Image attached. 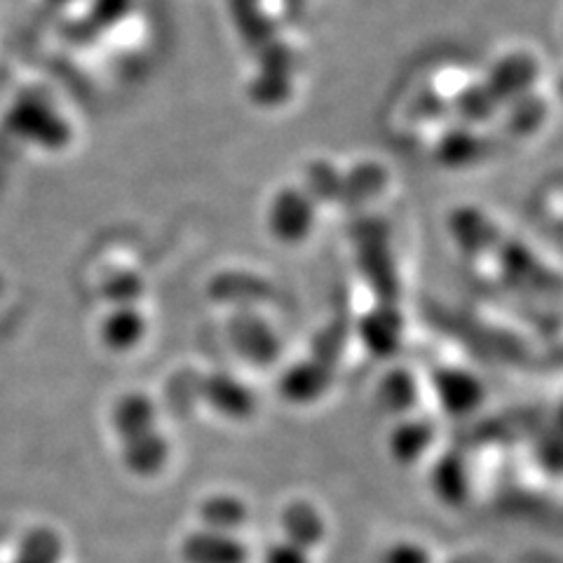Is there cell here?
<instances>
[{"label":"cell","instance_id":"6da1fadb","mask_svg":"<svg viewBox=\"0 0 563 563\" xmlns=\"http://www.w3.org/2000/svg\"><path fill=\"white\" fill-rule=\"evenodd\" d=\"M111 428L122 467L141 482L161 477L169 465L172 444L153 397L139 390L118 397L111 409Z\"/></svg>","mask_w":563,"mask_h":563},{"label":"cell","instance_id":"7a4b0ae2","mask_svg":"<svg viewBox=\"0 0 563 563\" xmlns=\"http://www.w3.org/2000/svg\"><path fill=\"white\" fill-rule=\"evenodd\" d=\"M347 339V317H331V322L317 331L306 355L282 372L277 383L279 397L294 404V407H312V404L320 401L336 380Z\"/></svg>","mask_w":563,"mask_h":563},{"label":"cell","instance_id":"3957f363","mask_svg":"<svg viewBox=\"0 0 563 563\" xmlns=\"http://www.w3.org/2000/svg\"><path fill=\"white\" fill-rule=\"evenodd\" d=\"M225 336L235 355L254 368H271L282 355L279 333L252 308H238L228 317Z\"/></svg>","mask_w":563,"mask_h":563},{"label":"cell","instance_id":"277c9868","mask_svg":"<svg viewBox=\"0 0 563 563\" xmlns=\"http://www.w3.org/2000/svg\"><path fill=\"white\" fill-rule=\"evenodd\" d=\"M8 128L14 136L45 148H62L70 141L68 122L43 99L24 97L8 111Z\"/></svg>","mask_w":563,"mask_h":563},{"label":"cell","instance_id":"5b68a950","mask_svg":"<svg viewBox=\"0 0 563 563\" xmlns=\"http://www.w3.org/2000/svg\"><path fill=\"white\" fill-rule=\"evenodd\" d=\"M198 395L209 411L231 422H250L258 413L254 387L231 372H209L198 380Z\"/></svg>","mask_w":563,"mask_h":563},{"label":"cell","instance_id":"8992f818","mask_svg":"<svg viewBox=\"0 0 563 563\" xmlns=\"http://www.w3.org/2000/svg\"><path fill=\"white\" fill-rule=\"evenodd\" d=\"M179 556L184 563H250L252 550L240 533L198 523L179 540Z\"/></svg>","mask_w":563,"mask_h":563},{"label":"cell","instance_id":"52a82bcc","mask_svg":"<svg viewBox=\"0 0 563 563\" xmlns=\"http://www.w3.org/2000/svg\"><path fill=\"white\" fill-rule=\"evenodd\" d=\"M430 383L439 407L455 418H465L479 411L486 399L484 380L463 366H439L434 368Z\"/></svg>","mask_w":563,"mask_h":563},{"label":"cell","instance_id":"ba28073f","mask_svg":"<svg viewBox=\"0 0 563 563\" xmlns=\"http://www.w3.org/2000/svg\"><path fill=\"white\" fill-rule=\"evenodd\" d=\"M357 336L374 357H395L404 343V317L399 306L376 303L357 322Z\"/></svg>","mask_w":563,"mask_h":563},{"label":"cell","instance_id":"9c48e42d","mask_svg":"<svg viewBox=\"0 0 563 563\" xmlns=\"http://www.w3.org/2000/svg\"><path fill=\"white\" fill-rule=\"evenodd\" d=\"M327 536H329L327 517L312 500L296 498L282 507L279 538H285L308 552H317L324 544Z\"/></svg>","mask_w":563,"mask_h":563},{"label":"cell","instance_id":"30bf717a","mask_svg":"<svg viewBox=\"0 0 563 563\" xmlns=\"http://www.w3.org/2000/svg\"><path fill=\"white\" fill-rule=\"evenodd\" d=\"M437 439V428L432 418L426 416H401L395 428L387 434V455L401 467L420 463L426 457Z\"/></svg>","mask_w":563,"mask_h":563},{"label":"cell","instance_id":"8fae6325","mask_svg":"<svg viewBox=\"0 0 563 563\" xmlns=\"http://www.w3.org/2000/svg\"><path fill=\"white\" fill-rule=\"evenodd\" d=\"M430 490L439 503H444L451 509L463 507L470 500V463L461 449H449L437 457L430 470Z\"/></svg>","mask_w":563,"mask_h":563},{"label":"cell","instance_id":"7c38bea8","mask_svg":"<svg viewBox=\"0 0 563 563\" xmlns=\"http://www.w3.org/2000/svg\"><path fill=\"white\" fill-rule=\"evenodd\" d=\"M148 333L146 314L139 310V306H111L99 324V339L101 345L115 352V355H128L144 343Z\"/></svg>","mask_w":563,"mask_h":563},{"label":"cell","instance_id":"4fadbf2b","mask_svg":"<svg viewBox=\"0 0 563 563\" xmlns=\"http://www.w3.org/2000/svg\"><path fill=\"white\" fill-rule=\"evenodd\" d=\"M250 521V505H246L238 493L217 490L205 496L198 505V523L207 528H219V531L242 533Z\"/></svg>","mask_w":563,"mask_h":563},{"label":"cell","instance_id":"5bb4252c","mask_svg":"<svg viewBox=\"0 0 563 563\" xmlns=\"http://www.w3.org/2000/svg\"><path fill=\"white\" fill-rule=\"evenodd\" d=\"M420 387L407 368H390L376 385V404L387 416H409L418 407Z\"/></svg>","mask_w":563,"mask_h":563},{"label":"cell","instance_id":"9a60e30c","mask_svg":"<svg viewBox=\"0 0 563 563\" xmlns=\"http://www.w3.org/2000/svg\"><path fill=\"white\" fill-rule=\"evenodd\" d=\"M271 228L282 242L303 240L312 228V209L298 196H279L271 211Z\"/></svg>","mask_w":563,"mask_h":563},{"label":"cell","instance_id":"2e32d148","mask_svg":"<svg viewBox=\"0 0 563 563\" xmlns=\"http://www.w3.org/2000/svg\"><path fill=\"white\" fill-rule=\"evenodd\" d=\"M64 540L55 528L38 526L29 531L16 548L12 563H62Z\"/></svg>","mask_w":563,"mask_h":563},{"label":"cell","instance_id":"e0dca14e","mask_svg":"<svg viewBox=\"0 0 563 563\" xmlns=\"http://www.w3.org/2000/svg\"><path fill=\"white\" fill-rule=\"evenodd\" d=\"M380 563H434V556L418 540H395L383 550Z\"/></svg>","mask_w":563,"mask_h":563},{"label":"cell","instance_id":"ac0fdd59","mask_svg":"<svg viewBox=\"0 0 563 563\" xmlns=\"http://www.w3.org/2000/svg\"><path fill=\"white\" fill-rule=\"evenodd\" d=\"M261 563H312V552L277 536L268 548L263 550Z\"/></svg>","mask_w":563,"mask_h":563},{"label":"cell","instance_id":"d6986e66","mask_svg":"<svg viewBox=\"0 0 563 563\" xmlns=\"http://www.w3.org/2000/svg\"><path fill=\"white\" fill-rule=\"evenodd\" d=\"M52 3H70V0H52Z\"/></svg>","mask_w":563,"mask_h":563}]
</instances>
